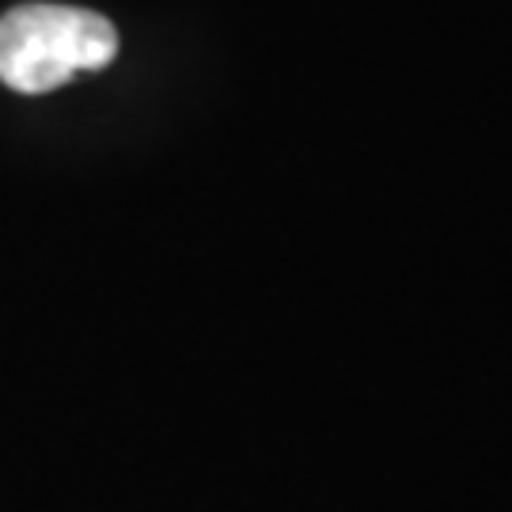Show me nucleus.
<instances>
[{"instance_id": "obj_1", "label": "nucleus", "mask_w": 512, "mask_h": 512, "mask_svg": "<svg viewBox=\"0 0 512 512\" xmlns=\"http://www.w3.org/2000/svg\"><path fill=\"white\" fill-rule=\"evenodd\" d=\"M118 57L107 16L69 4H19L0 19V80L23 95L54 92Z\"/></svg>"}]
</instances>
